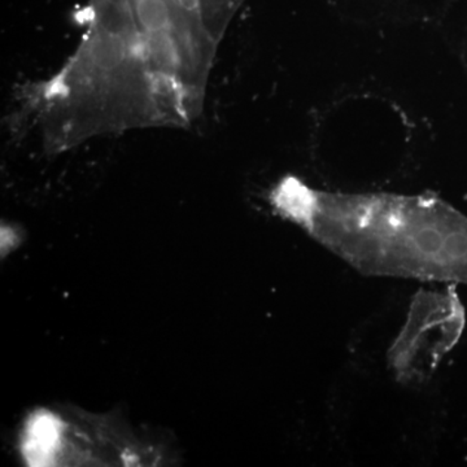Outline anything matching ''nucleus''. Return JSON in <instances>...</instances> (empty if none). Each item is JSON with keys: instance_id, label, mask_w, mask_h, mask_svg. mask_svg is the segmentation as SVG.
Instances as JSON below:
<instances>
[{"instance_id": "1", "label": "nucleus", "mask_w": 467, "mask_h": 467, "mask_svg": "<svg viewBox=\"0 0 467 467\" xmlns=\"http://www.w3.org/2000/svg\"><path fill=\"white\" fill-rule=\"evenodd\" d=\"M269 201L361 275L467 285V216L436 196L325 192L287 175Z\"/></svg>"}, {"instance_id": "2", "label": "nucleus", "mask_w": 467, "mask_h": 467, "mask_svg": "<svg viewBox=\"0 0 467 467\" xmlns=\"http://www.w3.org/2000/svg\"><path fill=\"white\" fill-rule=\"evenodd\" d=\"M420 290L409 306L407 321L389 350V362L401 383H420L459 343L465 309L456 290Z\"/></svg>"}, {"instance_id": "3", "label": "nucleus", "mask_w": 467, "mask_h": 467, "mask_svg": "<svg viewBox=\"0 0 467 467\" xmlns=\"http://www.w3.org/2000/svg\"><path fill=\"white\" fill-rule=\"evenodd\" d=\"M63 420L50 411H36L27 420L23 438V454L27 465L51 466L57 462L64 436Z\"/></svg>"}]
</instances>
